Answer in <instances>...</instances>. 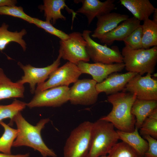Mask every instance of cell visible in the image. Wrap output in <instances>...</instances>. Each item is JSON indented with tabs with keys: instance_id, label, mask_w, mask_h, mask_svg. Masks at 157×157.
<instances>
[{
	"instance_id": "4316f807",
	"label": "cell",
	"mask_w": 157,
	"mask_h": 157,
	"mask_svg": "<svg viewBox=\"0 0 157 157\" xmlns=\"http://www.w3.org/2000/svg\"><path fill=\"white\" fill-rule=\"evenodd\" d=\"M108 154L107 157H140L133 149L123 141L115 144Z\"/></svg>"
},
{
	"instance_id": "cb8c5ba5",
	"label": "cell",
	"mask_w": 157,
	"mask_h": 157,
	"mask_svg": "<svg viewBox=\"0 0 157 157\" xmlns=\"http://www.w3.org/2000/svg\"><path fill=\"white\" fill-rule=\"evenodd\" d=\"M141 25L142 48L147 49L157 46V24L148 18L144 21Z\"/></svg>"
},
{
	"instance_id": "277c9868",
	"label": "cell",
	"mask_w": 157,
	"mask_h": 157,
	"mask_svg": "<svg viewBox=\"0 0 157 157\" xmlns=\"http://www.w3.org/2000/svg\"><path fill=\"white\" fill-rule=\"evenodd\" d=\"M121 54L125 68L128 72L141 76L154 72L157 62V46L134 50L125 46Z\"/></svg>"
},
{
	"instance_id": "4dcf8cb0",
	"label": "cell",
	"mask_w": 157,
	"mask_h": 157,
	"mask_svg": "<svg viewBox=\"0 0 157 157\" xmlns=\"http://www.w3.org/2000/svg\"><path fill=\"white\" fill-rule=\"evenodd\" d=\"M140 133L142 136L148 135L157 138V119L147 117L140 128Z\"/></svg>"
},
{
	"instance_id": "f1b7e54d",
	"label": "cell",
	"mask_w": 157,
	"mask_h": 157,
	"mask_svg": "<svg viewBox=\"0 0 157 157\" xmlns=\"http://www.w3.org/2000/svg\"><path fill=\"white\" fill-rule=\"evenodd\" d=\"M0 15L13 16L22 19L31 24L33 17L26 14L21 6H16L0 7Z\"/></svg>"
},
{
	"instance_id": "3957f363",
	"label": "cell",
	"mask_w": 157,
	"mask_h": 157,
	"mask_svg": "<svg viewBox=\"0 0 157 157\" xmlns=\"http://www.w3.org/2000/svg\"><path fill=\"white\" fill-rule=\"evenodd\" d=\"M110 122L99 119L93 122L90 150L87 157L106 156L119 139Z\"/></svg>"
},
{
	"instance_id": "5bb4252c",
	"label": "cell",
	"mask_w": 157,
	"mask_h": 157,
	"mask_svg": "<svg viewBox=\"0 0 157 157\" xmlns=\"http://www.w3.org/2000/svg\"><path fill=\"white\" fill-rule=\"evenodd\" d=\"M76 65L82 74L90 75L97 83L102 82L111 74L120 72L125 68L123 63L106 64L81 61Z\"/></svg>"
},
{
	"instance_id": "2e32d148",
	"label": "cell",
	"mask_w": 157,
	"mask_h": 157,
	"mask_svg": "<svg viewBox=\"0 0 157 157\" xmlns=\"http://www.w3.org/2000/svg\"><path fill=\"white\" fill-rule=\"evenodd\" d=\"M140 24V21L133 17H129L98 39L101 43L109 45L115 41H123Z\"/></svg>"
},
{
	"instance_id": "52a82bcc",
	"label": "cell",
	"mask_w": 157,
	"mask_h": 157,
	"mask_svg": "<svg viewBox=\"0 0 157 157\" xmlns=\"http://www.w3.org/2000/svg\"><path fill=\"white\" fill-rule=\"evenodd\" d=\"M92 32L91 31L86 30L82 33L87 42L86 50L90 59L94 63L106 64L123 63L121 53L117 46H113L110 48L106 45L96 42L90 36Z\"/></svg>"
},
{
	"instance_id": "603a6c76",
	"label": "cell",
	"mask_w": 157,
	"mask_h": 157,
	"mask_svg": "<svg viewBox=\"0 0 157 157\" xmlns=\"http://www.w3.org/2000/svg\"><path fill=\"white\" fill-rule=\"evenodd\" d=\"M8 25L5 23L0 26V51L2 52L10 42H15L19 44L25 51L26 44L23 37L27 33L26 29H23L19 32H12L8 30Z\"/></svg>"
},
{
	"instance_id": "7c38bea8",
	"label": "cell",
	"mask_w": 157,
	"mask_h": 157,
	"mask_svg": "<svg viewBox=\"0 0 157 157\" xmlns=\"http://www.w3.org/2000/svg\"><path fill=\"white\" fill-rule=\"evenodd\" d=\"M61 58V55L59 53L57 59L51 64L42 68L35 67L29 64L24 65L18 62V65L23 70L24 75L17 82L23 85L29 83L31 92L33 94L36 84L38 85L45 81L50 74L58 67L60 64Z\"/></svg>"
},
{
	"instance_id": "ffe728a7",
	"label": "cell",
	"mask_w": 157,
	"mask_h": 157,
	"mask_svg": "<svg viewBox=\"0 0 157 157\" xmlns=\"http://www.w3.org/2000/svg\"><path fill=\"white\" fill-rule=\"evenodd\" d=\"M25 90L24 85L13 82L0 68V100L13 98H23Z\"/></svg>"
},
{
	"instance_id": "d6986e66",
	"label": "cell",
	"mask_w": 157,
	"mask_h": 157,
	"mask_svg": "<svg viewBox=\"0 0 157 157\" xmlns=\"http://www.w3.org/2000/svg\"><path fill=\"white\" fill-rule=\"evenodd\" d=\"M119 2L140 22L149 18L156 8L149 0H120Z\"/></svg>"
},
{
	"instance_id": "83f0119b",
	"label": "cell",
	"mask_w": 157,
	"mask_h": 157,
	"mask_svg": "<svg viewBox=\"0 0 157 157\" xmlns=\"http://www.w3.org/2000/svg\"><path fill=\"white\" fill-rule=\"evenodd\" d=\"M31 24L43 29L46 32L58 37L60 40H65L68 38V34L56 28L52 24L46 21L33 17Z\"/></svg>"
},
{
	"instance_id": "484cf974",
	"label": "cell",
	"mask_w": 157,
	"mask_h": 157,
	"mask_svg": "<svg viewBox=\"0 0 157 157\" xmlns=\"http://www.w3.org/2000/svg\"><path fill=\"white\" fill-rule=\"evenodd\" d=\"M26 106V103L17 100L9 105H0V122L3 119L9 118L10 119V124L13 125L15 116L23 110Z\"/></svg>"
},
{
	"instance_id": "9c48e42d",
	"label": "cell",
	"mask_w": 157,
	"mask_h": 157,
	"mask_svg": "<svg viewBox=\"0 0 157 157\" xmlns=\"http://www.w3.org/2000/svg\"><path fill=\"white\" fill-rule=\"evenodd\" d=\"M70 88L67 86L56 87L35 93L26 106L32 108L42 107H60L69 100Z\"/></svg>"
},
{
	"instance_id": "e0dca14e",
	"label": "cell",
	"mask_w": 157,
	"mask_h": 157,
	"mask_svg": "<svg viewBox=\"0 0 157 157\" xmlns=\"http://www.w3.org/2000/svg\"><path fill=\"white\" fill-rule=\"evenodd\" d=\"M43 4L39 6L40 11H43L46 21L54 25L58 20H65L66 18L62 13L61 10L65 8L72 15V19L76 17L77 13L68 7L64 0H44Z\"/></svg>"
},
{
	"instance_id": "f546056e",
	"label": "cell",
	"mask_w": 157,
	"mask_h": 157,
	"mask_svg": "<svg viewBox=\"0 0 157 157\" xmlns=\"http://www.w3.org/2000/svg\"><path fill=\"white\" fill-rule=\"evenodd\" d=\"M142 30L140 24L123 40L125 46L132 49L142 48Z\"/></svg>"
},
{
	"instance_id": "7402d4cb",
	"label": "cell",
	"mask_w": 157,
	"mask_h": 157,
	"mask_svg": "<svg viewBox=\"0 0 157 157\" xmlns=\"http://www.w3.org/2000/svg\"><path fill=\"white\" fill-rule=\"evenodd\" d=\"M119 139L131 147L140 157H144L148 147L147 141L140 135L138 129L135 128L131 132H125L117 130Z\"/></svg>"
},
{
	"instance_id": "44dd1931",
	"label": "cell",
	"mask_w": 157,
	"mask_h": 157,
	"mask_svg": "<svg viewBox=\"0 0 157 157\" xmlns=\"http://www.w3.org/2000/svg\"><path fill=\"white\" fill-rule=\"evenodd\" d=\"M157 108V100L136 99L131 107V113L135 117V128L140 129L149 114Z\"/></svg>"
},
{
	"instance_id": "ac0fdd59",
	"label": "cell",
	"mask_w": 157,
	"mask_h": 157,
	"mask_svg": "<svg viewBox=\"0 0 157 157\" xmlns=\"http://www.w3.org/2000/svg\"><path fill=\"white\" fill-rule=\"evenodd\" d=\"M129 17L127 15L116 12H110L97 17L96 28L91 35L92 37L99 39Z\"/></svg>"
},
{
	"instance_id": "7a4b0ae2",
	"label": "cell",
	"mask_w": 157,
	"mask_h": 157,
	"mask_svg": "<svg viewBox=\"0 0 157 157\" xmlns=\"http://www.w3.org/2000/svg\"><path fill=\"white\" fill-rule=\"evenodd\" d=\"M136 99L135 94L124 91L109 95L107 100L112 105V110L107 115L100 119L111 123L118 130L133 131L136 119L131 110Z\"/></svg>"
},
{
	"instance_id": "8992f818",
	"label": "cell",
	"mask_w": 157,
	"mask_h": 157,
	"mask_svg": "<svg viewBox=\"0 0 157 157\" xmlns=\"http://www.w3.org/2000/svg\"><path fill=\"white\" fill-rule=\"evenodd\" d=\"M68 35L65 40H60L59 53L61 58L76 65L79 62H88L90 58L86 50L87 42L82 34L74 32Z\"/></svg>"
},
{
	"instance_id": "d6a6232c",
	"label": "cell",
	"mask_w": 157,
	"mask_h": 157,
	"mask_svg": "<svg viewBox=\"0 0 157 157\" xmlns=\"http://www.w3.org/2000/svg\"><path fill=\"white\" fill-rule=\"evenodd\" d=\"M17 3L15 0H0V7L15 6Z\"/></svg>"
},
{
	"instance_id": "30bf717a",
	"label": "cell",
	"mask_w": 157,
	"mask_h": 157,
	"mask_svg": "<svg viewBox=\"0 0 157 157\" xmlns=\"http://www.w3.org/2000/svg\"><path fill=\"white\" fill-rule=\"evenodd\" d=\"M97 82L93 79L78 80L69 90V100L73 105L88 106L97 102L99 93L96 88Z\"/></svg>"
},
{
	"instance_id": "e575fe53",
	"label": "cell",
	"mask_w": 157,
	"mask_h": 157,
	"mask_svg": "<svg viewBox=\"0 0 157 157\" xmlns=\"http://www.w3.org/2000/svg\"><path fill=\"white\" fill-rule=\"evenodd\" d=\"M153 19L152 20L155 23L157 24V8H155L153 13Z\"/></svg>"
},
{
	"instance_id": "8fae6325",
	"label": "cell",
	"mask_w": 157,
	"mask_h": 157,
	"mask_svg": "<svg viewBox=\"0 0 157 157\" xmlns=\"http://www.w3.org/2000/svg\"><path fill=\"white\" fill-rule=\"evenodd\" d=\"M151 76L149 73L144 76L137 74L129 81L123 91L135 94L138 99L157 100V81Z\"/></svg>"
},
{
	"instance_id": "4fadbf2b",
	"label": "cell",
	"mask_w": 157,
	"mask_h": 157,
	"mask_svg": "<svg viewBox=\"0 0 157 157\" xmlns=\"http://www.w3.org/2000/svg\"><path fill=\"white\" fill-rule=\"evenodd\" d=\"M74 2L82 3V6L76 13L85 15L88 25L95 17L110 13L116 8L114 0H106L103 2L99 0H74Z\"/></svg>"
},
{
	"instance_id": "1f68e13d",
	"label": "cell",
	"mask_w": 157,
	"mask_h": 157,
	"mask_svg": "<svg viewBox=\"0 0 157 157\" xmlns=\"http://www.w3.org/2000/svg\"><path fill=\"white\" fill-rule=\"evenodd\" d=\"M143 138L148 142V149L144 157H157V140L151 136L145 135Z\"/></svg>"
},
{
	"instance_id": "ba28073f",
	"label": "cell",
	"mask_w": 157,
	"mask_h": 157,
	"mask_svg": "<svg viewBox=\"0 0 157 157\" xmlns=\"http://www.w3.org/2000/svg\"><path fill=\"white\" fill-rule=\"evenodd\" d=\"M82 74L76 65L68 62L53 71L47 81L38 85L35 93L58 86H68L77 81Z\"/></svg>"
},
{
	"instance_id": "6da1fadb",
	"label": "cell",
	"mask_w": 157,
	"mask_h": 157,
	"mask_svg": "<svg viewBox=\"0 0 157 157\" xmlns=\"http://www.w3.org/2000/svg\"><path fill=\"white\" fill-rule=\"evenodd\" d=\"M48 118L41 119L35 126L28 123L23 117L21 112L14 117L18 130L17 135L13 147L26 146L37 150L43 157H56L57 155L45 144L42 138L41 131L49 121Z\"/></svg>"
},
{
	"instance_id": "d4e9b609",
	"label": "cell",
	"mask_w": 157,
	"mask_h": 157,
	"mask_svg": "<svg viewBox=\"0 0 157 157\" xmlns=\"http://www.w3.org/2000/svg\"><path fill=\"white\" fill-rule=\"evenodd\" d=\"M0 124L4 129V131L0 138V152L6 154H11V148L17 137L18 130L11 128L2 121Z\"/></svg>"
},
{
	"instance_id": "d590c367",
	"label": "cell",
	"mask_w": 157,
	"mask_h": 157,
	"mask_svg": "<svg viewBox=\"0 0 157 157\" xmlns=\"http://www.w3.org/2000/svg\"><path fill=\"white\" fill-rule=\"evenodd\" d=\"M99 157H107V156H100Z\"/></svg>"
},
{
	"instance_id": "9a60e30c",
	"label": "cell",
	"mask_w": 157,
	"mask_h": 157,
	"mask_svg": "<svg viewBox=\"0 0 157 157\" xmlns=\"http://www.w3.org/2000/svg\"><path fill=\"white\" fill-rule=\"evenodd\" d=\"M137 73L128 72L125 73H112L100 83H97L96 88L99 93L104 92L111 95L123 90L129 81Z\"/></svg>"
},
{
	"instance_id": "5b68a950",
	"label": "cell",
	"mask_w": 157,
	"mask_h": 157,
	"mask_svg": "<svg viewBox=\"0 0 157 157\" xmlns=\"http://www.w3.org/2000/svg\"><path fill=\"white\" fill-rule=\"evenodd\" d=\"M93 122L85 121L71 132L63 148L64 157H87L91 144Z\"/></svg>"
},
{
	"instance_id": "836d02e7",
	"label": "cell",
	"mask_w": 157,
	"mask_h": 157,
	"mask_svg": "<svg viewBox=\"0 0 157 157\" xmlns=\"http://www.w3.org/2000/svg\"><path fill=\"white\" fill-rule=\"evenodd\" d=\"M29 154L26 153L25 154H18L12 155L11 154H6L3 153H0V157H29Z\"/></svg>"
}]
</instances>
